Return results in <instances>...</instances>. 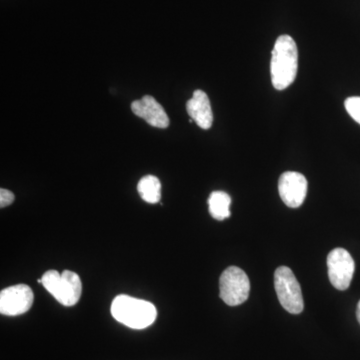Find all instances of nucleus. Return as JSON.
<instances>
[{
	"label": "nucleus",
	"instance_id": "1",
	"mask_svg": "<svg viewBox=\"0 0 360 360\" xmlns=\"http://www.w3.org/2000/svg\"><path fill=\"white\" fill-rule=\"evenodd\" d=\"M297 70V45L290 35H281L274 44L270 63L271 82L274 89H288L295 82Z\"/></svg>",
	"mask_w": 360,
	"mask_h": 360
},
{
	"label": "nucleus",
	"instance_id": "2",
	"mask_svg": "<svg viewBox=\"0 0 360 360\" xmlns=\"http://www.w3.org/2000/svg\"><path fill=\"white\" fill-rule=\"evenodd\" d=\"M110 311L115 321L132 329L148 328L158 317V310L153 303L125 295L116 296Z\"/></svg>",
	"mask_w": 360,
	"mask_h": 360
},
{
	"label": "nucleus",
	"instance_id": "3",
	"mask_svg": "<svg viewBox=\"0 0 360 360\" xmlns=\"http://www.w3.org/2000/svg\"><path fill=\"white\" fill-rule=\"evenodd\" d=\"M41 284L65 307H73L79 302L82 283L75 272L65 270L63 274H59L56 270H49L42 276Z\"/></svg>",
	"mask_w": 360,
	"mask_h": 360
},
{
	"label": "nucleus",
	"instance_id": "4",
	"mask_svg": "<svg viewBox=\"0 0 360 360\" xmlns=\"http://www.w3.org/2000/svg\"><path fill=\"white\" fill-rule=\"evenodd\" d=\"M274 288L281 307L291 314H300L304 309L302 288L292 270L278 267L274 272Z\"/></svg>",
	"mask_w": 360,
	"mask_h": 360
},
{
	"label": "nucleus",
	"instance_id": "5",
	"mask_svg": "<svg viewBox=\"0 0 360 360\" xmlns=\"http://www.w3.org/2000/svg\"><path fill=\"white\" fill-rule=\"evenodd\" d=\"M220 298L229 307H238L248 300L250 281L248 274L238 266H229L219 279Z\"/></svg>",
	"mask_w": 360,
	"mask_h": 360
},
{
	"label": "nucleus",
	"instance_id": "6",
	"mask_svg": "<svg viewBox=\"0 0 360 360\" xmlns=\"http://www.w3.org/2000/svg\"><path fill=\"white\" fill-rule=\"evenodd\" d=\"M328 278L333 288L347 290L354 277L355 264L354 258L345 248H335L328 257Z\"/></svg>",
	"mask_w": 360,
	"mask_h": 360
},
{
	"label": "nucleus",
	"instance_id": "7",
	"mask_svg": "<svg viewBox=\"0 0 360 360\" xmlns=\"http://www.w3.org/2000/svg\"><path fill=\"white\" fill-rule=\"evenodd\" d=\"M34 295L26 284L9 286L0 292V312L6 316H18L32 309Z\"/></svg>",
	"mask_w": 360,
	"mask_h": 360
},
{
	"label": "nucleus",
	"instance_id": "8",
	"mask_svg": "<svg viewBox=\"0 0 360 360\" xmlns=\"http://www.w3.org/2000/svg\"><path fill=\"white\" fill-rule=\"evenodd\" d=\"M307 180L300 172H284L279 179V195L284 205L288 207L297 208L302 206L307 198Z\"/></svg>",
	"mask_w": 360,
	"mask_h": 360
},
{
	"label": "nucleus",
	"instance_id": "9",
	"mask_svg": "<svg viewBox=\"0 0 360 360\" xmlns=\"http://www.w3.org/2000/svg\"><path fill=\"white\" fill-rule=\"evenodd\" d=\"M131 110L135 115L156 129H167L169 125V117L165 108L151 96H144L139 101H134Z\"/></svg>",
	"mask_w": 360,
	"mask_h": 360
},
{
	"label": "nucleus",
	"instance_id": "10",
	"mask_svg": "<svg viewBox=\"0 0 360 360\" xmlns=\"http://www.w3.org/2000/svg\"><path fill=\"white\" fill-rule=\"evenodd\" d=\"M186 110L191 120L202 129H210L213 123L212 105L207 94L202 90H195L193 98L186 103Z\"/></svg>",
	"mask_w": 360,
	"mask_h": 360
},
{
	"label": "nucleus",
	"instance_id": "11",
	"mask_svg": "<svg viewBox=\"0 0 360 360\" xmlns=\"http://www.w3.org/2000/svg\"><path fill=\"white\" fill-rule=\"evenodd\" d=\"M231 198L224 191H213L208 198V206H210V213L213 219L222 220L229 219L231 217Z\"/></svg>",
	"mask_w": 360,
	"mask_h": 360
},
{
	"label": "nucleus",
	"instance_id": "12",
	"mask_svg": "<svg viewBox=\"0 0 360 360\" xmlns=\"http://www.w3.org/2000/svg\"><path fill=\"white\" fill-rule=\"evenodd\" d=\"M139 195L146 202L155 205L160 202L161 198V184L160 179L153 175H146L139 180L137 186Z\"/></svg>",
	"mask_w": 360,
	"mask_h": 360
},
{
	"label": "nucleus",
	"instance_id": "13",
	"mask_svg": "<svg viewBox=\"0 0 360 360\" xmlns=\"http://www.w3.org/2000/svg\"><path fill=\"white\" fill-rule=\"evenodd\" d=\"M345 106L348 115L360 124V97H349L345 101Z\"/></svg>",
	"mask_w": 360,
	"mask_h": 360
},
{
	"label": "nucleus",
	"instance_id": "14",
	"mask_svg": "<svg viewBox=\"0 0 360 360\" xmlns=\"http://www.w3.org/2000/svg\"><path fill=\"white\" fill-rule=\"evenodd\" d=\"M14 201V194L7 189H0V207L4 208L11 205Z\"/></svg>",
	"mask_w": 360,
	"mask_h": 360
},
{
	"label": "nucleus",
	"instance_id": "15",
	"mask_svg": "<svg viewBox=\"0 0 360 360\" xmlns=\"http://www.w3.org/2000/svg\"><path fill=\"white\" fill-rule=\"evenodd\" d=\"M356 317H357V321H359V324H360V300H359V304H357Z\"/></svg>",
	"mask_w": 360,
	"mask_h": 360
}]
</instances>
